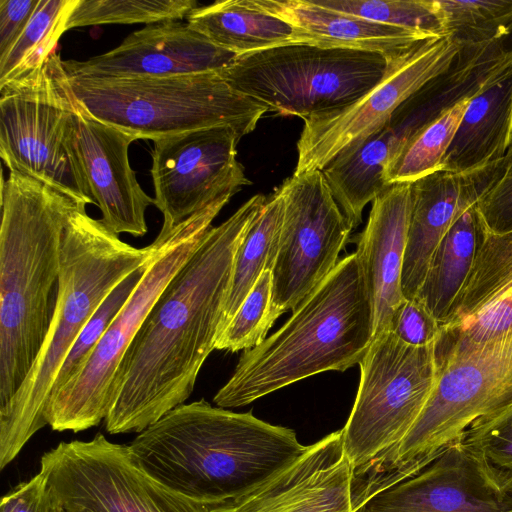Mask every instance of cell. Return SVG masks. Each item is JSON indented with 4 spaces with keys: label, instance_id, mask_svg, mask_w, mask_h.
I'll return each instance as SVG.
<instances>
[{
    "label": "cell",
    "instance_id": "cell-1",
    "mask_svg": "<svg viewBox=\"0 0 512 512\" xmlns=\"http://www.w3.org/2000/svg\"><path fill=\"white\" fill-rule=\"evenodd\" d=\"M266 200L256 194L212 226L165 287L119 366L109 433H140L190 397L215 349L236 251Z\"/></svg>",
    "mask_w": 512,
    "mask_h": 512
},
{
    "label": "cell",
    "instance_id": "cell-2",
    "mask_svg": "<svg viewBox=\"0 0 512 512\" xmlns=\"http://www.w3.org/2000/svg\"><path fill=\"white\" fill-rule=\"evenodd\" d=\"M307 448L290 428L204 399L175 407L128 446L131 460L146 474L209 508L256 489Z\"/></svg>",
    "mask_w": 512,
    "mask_h": 512
},
{
    "label": "cell",
    "instance_id": "cell-3",
    "mask_svg": "<svg viewBox=\"0 0 512 512\" xmlns=\"http://www.w3.org/2000/svg\"><path fill=\"white\" fill-rule=\"evenodd\" d=\"M0 408L28 376L50 327L61 240L87 203L10 171L0 190Z\"/></svg>",
    "mask_w": 512,
    "mask_h": 512
},
{
    "label": "cell",
    "instance_id": "cell-4",
    "mask_svg": "<svg viewBox=\"0 0 512 512\" xmlns=\"http://www.w3.org/2000/svg\"><path fill=\"white\" fill-rule=\"evenodd\" d=\"M374 338V309L354 252L258 346L245 350L214 396L221 408L248 405L290 384L359 364Z\"/></svg>",
    "mask_w": 512,
    "mask_h": 512
},
{
    "label": "cell",
    "instance_id": "cell-5",
    "mask_svg": "<svg viewBox=\"0 0 512 512\" xmlns=\"http://www.w3.org/2000/svg\"><path fill=\"white\" fill-rule=\"evenodd\" d=\"M151 253L152 244L131 246L86 209L72 216L62 235L58 292L45 341L20 389L0 408L1 469L47 425L45 410L54 381L82 329Z\"/></svg>",
    "mask_w": 512,
    "mask_h": 512
},
{
    "label": "cell",
    "instance_id": "cell-6",
    "mask_svg": "<svg viewBox=\"0 0 512 512\" xmlns=\"http://www.w3.org/2000/svg\"><path fill=\"white\" fill-rule=\"evenodd\" d=\"M434 353L436 383L410 431L353 473L361 500L417 473L475 420L512 403V329L482 342L434 344Z\"/></svg>",
    "mask_w": 512,
    "mask_h": 512
},
{
    "label": "cell",
    "instance_id": "cell-7",
    "mask_svg": "<svg viewBox=\"0 0 512 512\" xmlns=\"http://www.w3.org/2000/svg\"><path fill=\"white\" fill-rule=\"evenodd\" d=\"M84 108L138 139L228 126L251 133L265 107L233 89L218 72L170 77L101 78L68 75Z\"/></svg>",
    "mask_w": 512,
    "mask_h": 512
},
{
    "label": "cell",
    "instance_id": "cell-8",
    "mask_svg": "<svg viewBox=\"0 0 512 512\" xmlns=\"http://www.w3.org/2000/svg\"><path fill=\"white\" fill-rule=\"evenodd\" d=\"M236 191H227L171 231L159 232L144 274L81 371L47 403L45 420L56 431L79 432L107 417L121 361L165 287L200 246Z\"/></svg>",
    "mask_w": 512,
    "mask_h": 512
},
{
    "label": "cell",
    "instance_id": "cell-9",
    "mask_svg": "<svg viewBox=\"0 0 512 512\" xmlns=\"http://www.w3.org/2000/svg\"><path fill=\"white\" fill-rule=\"evenodd\" d=\"M78 100L57 50L0 86V156L10 171L95 204L76 149Z\"/></svg>",
    "mask_w": 512,
    "mask_h": 512
},
{
    "label": "cell",
    "instance_id": "cell-10",
    "mask_svg": "<svg viewBox=\"0 0 512 512\" xmlns=\"http://www.w3.org/2000/svg\"><path fill=\"white\" fill-rule=\"evenodd\" d=\"M390 59L350 49L287 45L236 56L218 73L268 112L304 120L360 98L382 80Z\"/></svg>",
    "mask_w": 512,
    "mask_h": 512
},
{
    "label": "cell",
    "instance_id": "cell-11",
    "mask_svg": "<svg viewBox=\"0 0 512 512\" xmlns=\"http://www.w3.org/2000/svg\"><path fill=\"white\" fill-rule=\"evenodd\" d=\"M360 382L342 428L352 472L392 452L424 409L437 379L434 344L414 347L376 335L359 363Z\"/></svg>",
    "mask_w": 512,
    "mask_h": 512
},
{
    "label": "cell",
    "instance_id": "cell-12",
    "mask_svg": "<svg viewBox=\"0 0 512 512\" xmlns=\"http://www.w3.org/2000/svg\"><path fill=\"white\" fill-rule=\"evenodd\" d=\"M40 464L63 512H210L154 480L133 463L128 446L101 433L61 442Z\"/></svg>",
    "mask_w": 512,
    "mask_h": 512
},
{
    "label": "cell",
    "instance_id": "cell-13",
    "mask_svg": "<svg viewBox=\"0 0 512 512\" xmlns=\"http://www.w3.org/2000/svg\"><path fill=\"white\" fill-rule=\"evenodd\" d=\"M279 189L283 219L271 268L273 324L334 269L353 229L322 170L293 174Z\"/></svg>",
    "mask_w": 512,
    "mask_h": 512
},
{
    "label": "cell",
    "instance_id": "cell-14",
    "mask_svg": "<svg viewBox=\"0 0 512 512\" xmlns=\"http://www.w3.org/2000/svg\"><path fill=\"white\" fill-rule=\"evenodd\" d=\"M464 44L429 38L390 59L382 80L352 103L304 119L293 174L323 170L343 149L391 120L396 111L442 74Z\"/></svg>",
    "mask_w": 512,
    "mask_h": 512
},
{
    "label": "cell",
    "instance_id": "cell-15",
    "mask_svg": "<svg viewBox=\"0 0 512 512\" xmlns=\"http://www.w3.org/2000/svg\"><path fill=\"white\" fill-rule=\"evenodd\" d=\"M239 134L219 126L157 139L151 175L160 232L171 231L223 193L251 185L237 161Z\"/></svg>",
    "mask_w": 512,
    "mask_h": 512
},
{
    "label": "cell",
    "instance_id": "cell-16",
    "mask_svg": "<svg viewBox=\"0 0 512 512\" xmlns=\"http://www.w3.org/2000/svg\"><path fill=\"white\" fill-rule=\"evenodd\" d=\"M499 488L459 438L417 473L367 498L354 512H506Z\"/></svg>",
    "mask_w": 512,
    "mask_h": 512
},
{
    "label": "cell",
    "instance_id": "cell-17",
    "mask_svg": "<svg viewBox=\"0 0 512 512\" xmlns=\"http://www.w3.org/2000/svg\"><path fill=\"white\" fill-rule=\"evenodd\" d=\"M237 55L216 47L187 23L165 21L131 33L116 48L84 61H63L68 75L170 77L218 72Z\"/></svg>",
    "mask_w": 512,
    "mask_h": 512
},
{
    "label": "cell",
    "instance_id": "cell-18",
    "mask_svg": "<svg viewBox=\"0 0 512 512\" xmlns=\"http://www.w3.org/2000/svg\"><path fill=\"white\" fill-rule=\"evenodd\" d=\"M352 468L343 430L308 445L306 452L251 492L210 512H353Z\"/></svg>",
    "mask_w": 512,
    "mask_h": 512
},
{
    "label": "cell",
    "instance_id": "cell-19",
    "mask_svg": "<svg viewBox=\"0 0 512 512\" xmlns=\"http://www.w3.org/2000/svg\"><path fill=\"white\" fill-rule=\"evenodd\" d=\"M504 165L503 158L466 173L439 169L411 181L412 207L401 276L405 299L416 298L444 235L501 177Z\"/></svg>",
    "mask_w": 512,
    "mask_h": 512
},
{
    "label": "cell",
    "instance_id": "cell-20",
    "mask_svg": "<svg viewBox=\"0 0 512 512\" xmlns=\"http://www.w3.org/2000/svg\"><path fill=\"white\" fill-rule=\"evenodd\" d=\"M76 116V149L101 222L117 235H145V213L155 200L130 166L128 149L136 138L93 117L79 100Z\"/></svg>",
    "mask_w": 512,
    "mask_h": 512
},
{
    "label": "cell",
    "instance_id": "cell-21",
    "mask_svg": "<svg viewBox=\"0 0 512 512\" xmlns=\"http://www.w3.org/2000/svg\"><path fill=\"white\" fill-rule=\"evenodd\" d=\"M412 207L411 182L391 184L372 204L355 253L374 309V337L391 330L405 300L401 276Z\"/></svg>",
    "mask_w": 512,
    "mask_h": 512
},
{
    "label": "cell",
    "instance_id": "cell-22",
    "mask_svg": "<svg viewBox=\"0 0 512 512\" xmlns=\"http://www.w3.org/2000/svg\"><path fill=\"white\" fill-rule=\"evenodd\" d=\"M255 10L278 17L295 30L294 45L350 49L392 58L423 40L420 32L384 25L333 11L312 0H241ZM438 37V36H437Z\"/></svg>",
    "mask_w": 512,
    "mask_h": 512
},
{
    "label": "cell",
    "instance_id": "cell-23",
    "mask_svg": "<svg viewBox=\"0 0 512 512\" xmlns=\"http://www.w3.org/2000/svg\"><path fill=\"white\" fill-rule=\"evenodd\" d=\"M512 142V64L469 101L440 169L466 173L503 159Z\"/></svg>",
    "mask_w": 512,
    "mask_h": 512
},
{
    "label": "cell",
    "instance_id": "cell-24",
    "mask_svg": "<svg viewBox=\"0 0 512 512\" xmlns=\"http://www.w3.org/2000/svg\"><path fill=\"white\" fill-rule=\"evenodd\" d=\"M394 114L389 122L343 149L323 170L331 193L352 227L362 222L364 207L390 185L385 170L408 139Z\"/></svg>",
    "mask_w": 512,
    "mask_h": 512
},
{
    "label": "cell",
    "instance_id": "cell-25",
    "mask_svg": "<svg viewBox=\"0 0 512 512\" xmlns=\"http://www.w3.org/2000/svg\"><path fill=\"white\" fill-rule=\"evenodd\" d=\"M483 231L475 204L453 222L434 252L416 299L441 325L470 275Z\"/></svg>",
    "mask_w": 512,
    "mask_h": 512
},
{
    "label": "cell",
    "instance_id": "cell-26",
    "mask_svg": "<svg viewBox=\"0 0 512 512\" xmlns=\"http://www.w3.org/2000/svg\"><path fill=\"white\" fill-rule=\"evenodd\" d=\"M187 25L218 48L237 56L294 45L295 30L286 21L245 6L241 0L197 7Z\"/></svg>",
    "mask_w": 512,
    "mask_h": 512
},
{
    "label": "cell",
    "instance_id": "cell-27",
    "mask_svg": "<svg viewBox=\"0 0 512 512\" xmlns=\"http://www.w3.org/2000/svg\"><path fill=\"white\" fill-rule=\"evenodd\" d=\"M282 219L283 198L278 188L267 197L259 215L236 251L220 332L235 315L262 272L272 268Z\"/></svg>",
    "mask_w": 512,
    "mask_h": 512
},
{
    "label": "cell",
    "instance_id": "cell-28",
    "mask_svg": "<svg viewBox=\"0 0 512 512\" xmlns=\"http://www.w3.org/2000/svg\"><path fill=\"white\" fill-rule=\"evenodd\" d=\"M512 286V230L494 234L484 229L470 275L442 327L470 317Z\"/></svg>",
    "mask_w": 512,
    "mask_h": 512
},
{
    "label": "cell",
    "instance_id": "cell-29",
    "mask_svg": "<svg viewBox=\"0 0 512 512\" xmlns=\"http://www.w3.org/2000/svg\"><path fill=\"white\" fill-rule=\"evenodd\" d=\"M77 2L39 0L23 33L0 59V86L43 65L56 50L61 35L66 32V23Z\"/></svg>",
    "mask_w": 512,
    "mask_h": 512
},
{
    "label": "cell",
    "instance_id": "cell-30",
    "mask_svg": "<svg viewBox=\"0 0 512 512\" xmlns=\"http://www.w3.org/2000/svg\"><path fill=\"white\" fill-rule=\"evenodd\" d=\"M471 98L447 109L402 144L385 170L388 185L411 182L440 169Z\"/></svg>",
    "mask_w": 512,
    "mask_h": 512
},
{
    "label": "cell",
    "instance_id": "cell-31",
    "mask_svg": "<svg viewBox=\"0 0 512 512\" xmlns=\"http://www.w3.org/2000/svg\"><path fill=\"white\" fill-rule=\"evenodd\" d=\"M197 7L194 0H78L66 23V31L103 24L177 21Z\"/></svg>",
    "mask_w": 512,
    "mask_h": 512
},
{
    "label": "cell",
    "instance_id": "cell-32",
    "mask_svg": "<svg viewBox=\"0 0 512 512\" xmlns=\"http://www.w3.org/2000/svg\"><path fill=\"white\" fill-rule=\"evenodd\" d=\"M494 483L512 489V403L475 420L460 437Z\"/></svg>",
    "mask_w": 512,
    "mask_h": 512
},
{
    "label": "cell",
    "instance_id": "cell-33",
    "mask_svg": "<svg viewBox=\"0 0 512 512\" xmlns=\"http://www.w3.org/2000/svg\"><path fill=\"white\" fill-rule=\"evenodd\" d=\"M315 4L384 25L428 36H443L442 17L436 0H312Z\"/></svg>",
    "mask_w": 512,
    "mask_h": 512
},
{
    "label": "cell",
    "instance_id": "cell-34",
    "mask_svg": "<svg viewBox=\"0 0 512 512\" xmlns=\"http://www.w3.org/2000/svg\"><path fill=\"white\" fill-rule=\"evenodd\" d=\"M444 34L462 44L492 39L512 25V0H436Z\"/></svg>",
    "mask_w": 512,
    "mask_h": 512
},
{
    "label": "cell",
    "instance_id": "cell-35",
    "mask_svg": "<svg viewBox=\"0 0 512 512\" xmlns=\"http://www.w3.org/2000/svg\"><path fill=\"white\" fill-rule=\"evenodd\" d=\"M271 299L272 273L271 269H266L220 332L215 349L237 352L252 349L262 343L273 326L270 319Z\"/></svg>",
    "mask_w": 512,
    "mask_h": 512
},
{
    "label": "cell",
    "instance_id": "cell-36",
    "mask_svg": "<svg viewBox=\"0 0 512 512\" xmlns=\"http://www.w3.org/2000/svg\"><path fill=\"white\" fill-rule=\"evenodd\" d=\"M147 262L110 292L82 329L56 376L51 395L61 389L84 367L109 325L138 285Z\"/></svg>",
    "mask_w": 512,
    "mask_h": 512
},
{
    "label": "cell",
    "instance_id": "cell-37",
    "mask_svg": "<svg viewBox=\"0 0 512 512\" xmlns=\"http://www.w3.org/2000/svg\"><path fill=\"white\" fill-rule=\"evenodd\" d=\"M512 329V286L476 313L452 327H442L437 345L482 342Z\"/></svg>",
    "mask_w": 512,
    "mask_h": 512
},
{
    "label": "cell",
    "instance_id": "cell-38",
    "mask_svg": "<svg viewBox=\"0 0 512 512\" xmlns=\"http://www.w3.org/2000/svg\"><path fill=\"white\" fill-rule=\"evenodd\" d=\"M504 164L501 177L476 204L484 229L494 234L512 230V142Z\"/></svg>",
    "mask_w": 512,
    "mask_h": 512
},
{
    "label": "cell",
    "instance_id": "cell-39",
    "mask_svg": "<svg viewBox=\"0 0 512 512\" xmlns=\"http://www.w3.org/2000/svg\"><path fill=\"white\" fill-rule=\"evenodd\" d=\"M390 331L407 345L424 347L436 342L441 324L418 299H405L393 317Z\"/></svg>",
    "mask_w": 512,
    "mask_h": 512
},
{
    "label": "cell",
    "instance_id": "cell-40",
    "mask_svg": "<svg viewBox=\"0 0 512 512\" xmlns=\"http://www.w3.org/2000/svg\"><path fill=\"white\" fill-rule=\"evenodd\" d=\"M38 2L39 0H0V59L21 36Z\"/></svg>",
    "mask_w": 512,
    "mask_h": 512
},
{
    "label": "cell",
    "instance_id": "cell-41",
    "mask_svg": "<svg viewBox=\"0 0 512 512\" xmlns=\"http://www.w3.org/2000/svg\"><path fill=\"white\" fill-rule=\"evenodd\" d=\"M48 493L46 476L40 471L33 478L21 482L1 501V512H43Z\"/></svg>",
    "mask_w": 512,
    "mask_h": 512
},
{
    "label": "cell",
    "instance_id": "cell-42",
    "mask_svg": "<svg viewBox=\"0 0 512 512\" xmlns=\"http://www.w3.org/2000/svg\"><path fill=\"white\" fill-rule=\"evenodd\" d=\"M43 512H63V510L57 501L52 496H50L45 502Z\"/></svg>",
    "mask_w": 512,
    "mask_h": 512
},
{
    "label": "cell",
    "instance_id": "cell-43",
    "mask_svg": "<svg viewBox=\"0 0 512 512\" xmlns=\"http://www.w3.org/2000/svg\"><path fill=\"white\" fill-rule=\"evenodd\" d=\"M506 512H512V504H511V506L506 510Z\"/></svg>",
    "mask_w": 512,
    "mask_h": 512
},
{
    "label": "cell",
    "instance_id": "cell-44",
    "mask_svg": "<svg viewBox=\"0 0 512 512\" xmlns=\"http://www.w3.org/2000/svg\"><path fill=\"white\" fill-rule=\"evenodd\" d=\"M509 494L512 495V489L510 490Z\"/></svg>",
    "mask_w": 512,
    "mask_h": 512
}]
</instances>
